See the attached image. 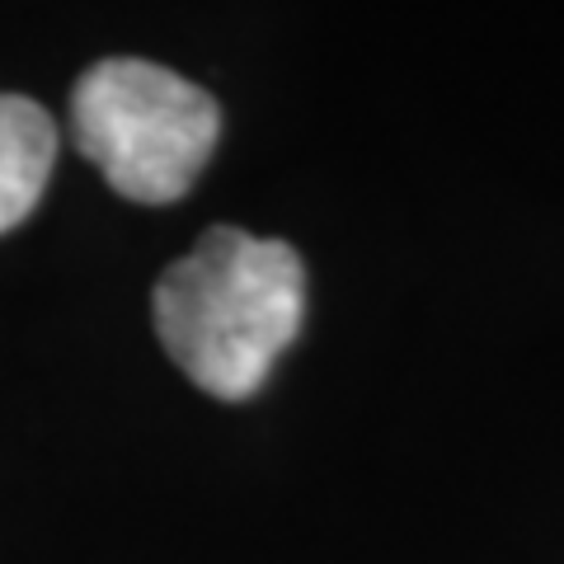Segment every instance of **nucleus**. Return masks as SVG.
<instances>
[{"label": "nucleus", "instance_id": "obj_1", "mask_svg": "<svg viewBox=\"0 0 564 564\" xmlns=\"http://www.w3.org/2000/svg\"><path fill=\"white\" fill-rule=\"evenodd\" d=\"M151 315L174 367L198 391L245 400L302 334L306 269L288 240L212 226L161 273Z\"/></svg>", "mask_w": 564, "mask_h": 564}, {"label": "nucleus", "instance_id": "obj_2", "mask_svg": "<svg viewBox=\"0 0 564 564\" xmlns=\"http://www.w3.org/2000/svg\"><path fill=\"white\" fill-rule=\"evenodd\" d=\"M70 137L113 193L161 207L184 198L217 151L221 109L170 66L109 57L70 90Z\"/></svg>", "mask_w": 564, "mask_h": 564}, {"label": "nucleus", "instance_id": "obj_3", "mask_svg": "<svg viewBox=\"0 0 564 564\" xmlns=\"http://www.w3.org/2000/svg\"><path fill=\"white\" fill-rule=\"evenodd\" d=\"M52 161H57L52 113L24 95H0V236L39 207Z\"/></svg>", "mask_w": 564, "mask_h": 564}]
</instances>
